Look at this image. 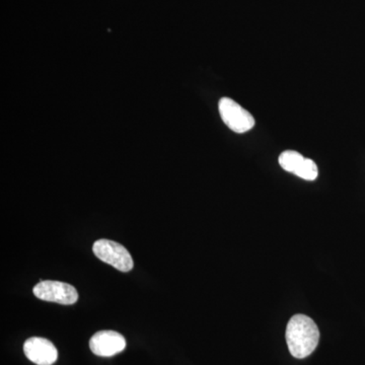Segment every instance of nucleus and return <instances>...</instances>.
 Here are the masks:
<instances>
[{"mask_svg": "<svg viewBox=\"0 0 365 365\" xmlns=\"http://www.w3.org/2000/svg\"><path fill=\"white\" fill-rule=\"evenodd\" d=\"M90 348L98 356L111 357L123 351L126 340L115 331H100L91 338Z\"/></svg>", "mask_w": 365, "mask_h": 365, "instance_id": "nucleus-6", "label": "nucleus"}, {"mask_svg": "<svg viewBox=\"0 0 365 365\" xmlns=\"http://www.w3.org/2000/svg\"><path fill=\"white\" fill-rule=\"evenodd\" d=\"M24 352L26 359L37 365H52L58 357L56 347L45 338L33 337L26 341Z\"/></svg>", "mask_w": 365, "mask_h": 365, "instance_id": "nucleus-7", "label": "nucleus"}, {"mask_svg": "<svg viewBox=\"0 0 365 365\" xmlns=\"http://www.w3.org/2000/svg\"><path fill=\"white\" fill-rule=\"evenodd\" d=\"M278 162L283 170L307 181H314L318 177L319 170L316 163L311 158L302 157L297 151H283Z\"/></svg>", "mask_w": 365, "mask_h": 365, "instance_id": "nucleus-5", "label": "nucleus"}, {"mask_svg": "<svg viewBox=\"0 0 365 365\" xmlns=\"http://www.w3.org/2000/svg\"><path fill=\"white\" fill-rule=\"evenodd\" d=\"M33 292L38 299L66 306L76 304L78 299V292L76 287L60 281L41 280L34 287Z\"/></svg>", "mask_w": 365, "mask_h": 365, "instance_id": "nucleus-4", "label": "nucleus"}, {"mask_svg": "<svg viewBox=\"0 0 365 365\" xmlns=\"http://www.w3.org/2000/svg\"><path fill=\"white\" fill-rule=\"evenodd\" d=\"M220 117L222 121L235 133H245L255 126V118L251 113L230 98H220L218 103Z\"/></svg>", "mask_w": 365, "mask_h": 365, "instance_id": "nucleus-3", "label": "nucleus"}, {"mask_svg": "<svg viewBox=\"0 0 365 365\" xmlns=\"http://www.w3.org/2000/svg\"><path fill=\"white\" fill-rule=\"evenodd\" d=\"M93 254L101 261L109 264L121 272H129L133 268L132 256L125 247L110 240H98L93 246Z\"/></svg>", "mask_w": 365, "mask_h": 365, "instance_id": "nucleus-2", "label": "nucleus"}, {"mask_svg": "<svg viewBox=\"0 0 365 365\" xmlns=\"http://www.w3.org/2000/svg\"><path fill=\"white\" fill-rule=\"evenodd\" d=\"M287 343L289 352L297 359H306L319 344V331L316 323L306 314H295L288 322Z\"/></svg>", "mask_w": 365, "mask_h": 365, "instance_id": "nucleus-1", "label": "nucleus"}]
</instances>
